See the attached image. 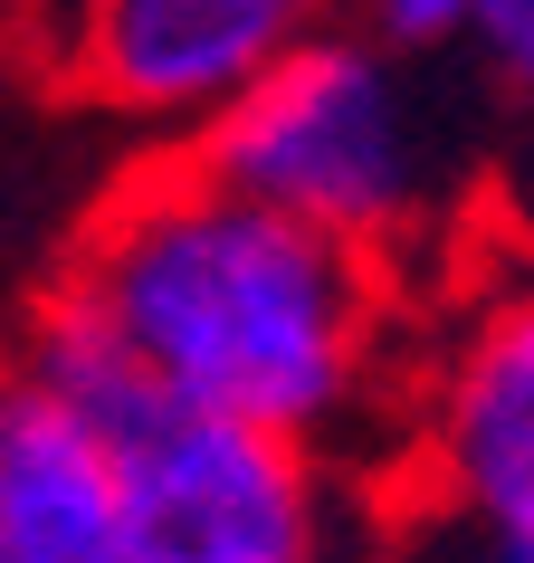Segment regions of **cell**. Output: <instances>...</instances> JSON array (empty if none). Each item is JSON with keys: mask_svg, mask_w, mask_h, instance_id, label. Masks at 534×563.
<instances>
[{"mask_svg": "<svg viewBox=\"0 0 534 563\" xmlns=\"http://www.w3.org/2000/svg\"><path fill=\"white\" fill-rule=\"evenodd\" d=\"M30 373L105 430L144 563H325V477L305 440L153 391L77 306L38 325Z\"/></svg>", "mask_w": 534, "mask_h": 563, "instance_id": "cell-2", "label": "cell"}, {"mask_svg": "<svg viewBox=\"0 0 534 563\" xmlns=\"http://www.w3.org/2000/svg\"><path fill=\"white\" fill-rule=\"evenodd\" d=\"M67 306L96 316L153 391L305 449L363 411L382 363L372 249L248 201L201 163L153 173L96 220Z\"/></svg>", "mask_w": 534, "mask_h": 563, "instance_id": "cell-1", "label": "cell"}, {"mask_svg": "<svg viewBox=\"0 0 534 563\" xmlns=\"http://www.w3.org/2000/svg\"><path fill=\"white\" fill-rule=\"evenodd\" d=\"M315 0H87V77L124 115L201 134L258 67L305 38Z\"/></svg>", "mask_w": 534, "mask_h": 563, "instance_id": "cell-5", "label": "cell"}, {"mask_svg": "<svg viewBox=\"0 0 534 563\" xmlns=\"http://www.w3.org/2000/svg\"><path fill=\"white\" fill-rule=\"evenodd\" d=\"M191 163L354 249H391L440 210V124L382 38L305 30L191 134Z\"/></svg>", "mask_w": 534, "mask_h": 563, "instance_id": "cell-3", "label": "cell"}, {"mask_svg": "<svg viewBox=\"0 0 534 563\" xmlns=\"http://www.w3.org/2000/svg\"><path fill=\"white\" fill-rule=\"evenodd\" d=\"M468 10L477 0H372V38L391 58H440V48H468Z\"/></svg>", "mask_w": 534, "mask_h": 563, "instance_id": "cell-8", "label": "cell"}, {"mask_svg": "<svg viewBox=\"0 0 534 563\" xmlns=\"http://www.w3.org/2000/svg\"><path fill=\"white\" fill-rule=\"evenodd\" d=\"M420 487L477 526L534 534V258H505L458 306L420 411Z\"/></svg>", "mask_w": 534, "mask_h": 563, "instance_id": "cell-4", "label": "cell"}, {"mask_svg": "<svg viewBox=\"0 0 534 563\" xmlns=\"http://www.w3.org/2000/svg\"><path fill=\"white\" fill-rule=\"evenodd\" d=\"M411 563H534V534L525 526H477L458 506H430V544Z\"/></svg>", "mask_w": 534, "mask_h": 563, "instance_id": "cell-9", "label": "cell"}, {"mask_svg": "<svg viewBox=\"0 0 534 563\" xmlns=\"http://www.w3.org/2000/svg\"><path fill=\"white\" fill-rule=\"evenodd\" d=\"M468 48L487 58V77H497L515 106H534V0H477L468 10Z\"/></svg>", "mask_w": 534, "mask_h": 563, "instance_id": "cell-7", "label": "cell"}, {"mask_svg": "<svg viewBox=\"0 0 534 563\" xmlns=\"http://www.w3.org/2000/svg\"><path fill=\"white\" fill-rule=\"evenodd\" d=\"M0 563H144L105 430L38 373L0 383Z\"/></svg>", "mask_w": 534, "mask_h": 563, "instance_id": "cell-6", "label": "cell"}]
</instances>
